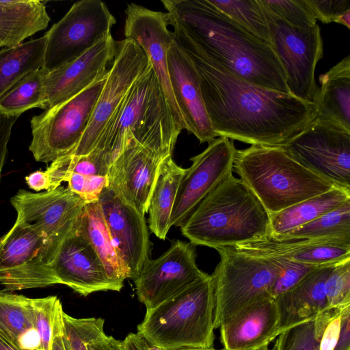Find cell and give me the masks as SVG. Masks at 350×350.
<instances>
[{"label":"cell","mask_w":350,"mask_h":350,"mask_svg":"<svg viewBox=\"0 0 350 350\" xmlns=\"http://www.w3.org/2000/svg\"><path fill=\"white\" fill-rule=\"evenodd\" d=\"M273 258L277 260L280 267V271L271 293V296L274 299L293 288L309 273L319 268L294 262L285 258Z\"/></svg>","instance_id":"obj_42"},{"label":"cell","mask_w":350,"mask_h":350,"mask_svg":"<svg viewBox=\"0 0 350 350\" xmlns=\"http://www.w3.org/2000/svg\"><path fill=\"white\" fill-rule=\"evenodd\" d=\"M109 167L104 154L96 150L83 156H62L52 161L45 170L49 180L48 191L60 186L62 178L68 173L74 172L84 176H108Z\"/></svg>","instance_id":"obj_36"},{"label":"cell","mask_w":350,"mask_h":350,"mask_svg":"<svg viewBox=\"0 0 350 350\" xmlns=\"http://www.w3.org/2000/svg\"><path fill=\"white\" fill-rule=\"evenodd\" d=\"M260 350H277L276 342H275V343L273 344V346L271 347H269V346H266V347L260 349Z\"/></svg>","instance_id":"obj_54"},{"label":"cell","mask_w":350,"mask_h":350,"mask_svg":"<svg viewBox=\"0 0 350 350\" xmlns=\"http://www.w3.org/2000/svg\"><path fill=\"white\" fill-rule=\"evenodd\" d=\"M62 306L57 296L33 298L34 323L42 350H51L56 314Z\"/></svg>","instance_id":"obj_38"},{"label":"cell","mask_w":350,"mask_h":350,"mask_svg":"<svg viewBox=\"0 0 350 350\" xmlns=\"http://www.w3.org/2000/svg\"><path fill=\"white\" fill-rule=\"evenodd\" d=\"M216 250L220 261L211 276L214 327L218 329L249 306L272 297L280 267L273 258L249 256L230 247Z\"/></svg>","instance_id":"obj_7"},{"label":"cell","mask_w":350,"mask_h":350,"mask_svg":"<svg viewBox=\"0 0 350 350\" xmlns=\"http://www.w3.org/2000/svg\"><path fill=\"white\" fill-rule=\"evenodd\" d=\"M174 350H225V349H214V347H212V348H183V349H174Z\"/></svg>","instance_id":"obj_53"},{"label":"cell","mask_w":350,"mask_h":350,"mask_svg":"<svg viewBox=\"0 0 350 350\" xmlns=\"http://www.w3.org/2000/svg\"><path fill=\"white\" fill-rule=\"evenodd\" d=\"M167 61L172 93L185 129L200 143L212 141L217 135L205 108L198 73L175 40L167 51Z\"/></svg>","instance_id":"obj_23"},{"label":"cell","mask_w":350,"mask_h":350,"mask_svg":"<svg viewBox=\"0 0 350 350\" xmlns=\"http://www.w3.org/2000/svg\"><path fill=\"white\" fill-rule=\"evenodd\" d=\"M99 203L114 247L134 280L150 260V240L145 215L122 200L109 187Z\"/></svg>","instance_id":"obj_18"},{"label":"cell","mask_w":350,"mask_h":350,"mask_svg":"<svg viewBox=\"0 0 350 350\" xmlns=\"http://www.w3.org/2000/svg\"><path fill=\"white\" fill-rule=\"evenodd\" d=\"M0 350H18L0 336Z\"/></svg>","instance_id":"obj_52"},{"label":"cell","mask_w":350,"mask_h":350,"mask_svg":"<svg viewBox=\"0 0 350 350\" xmlns=\"http://www.w3.org/2000/svg\"><path fill=\"white\" fill-rule=\"evenodd\" d=\"M236 148L232 141L219 137L190 159L182 178L170 217L171 226L181 227L200 202L232 174Z\"/></svg>","instance_id":"obj_15"},{"label":"cell","mask_w":350,"mask_h":350,"mask_svg":"<svg viewBox=\"0 0 350 350\" xmlns=\"http://www.w3.org/2000/svg\"><path fill=\"white\" fill-rule=\"evenodd\" d=\"M106 78L31 118L32 139L29 149L36 161L52 162L77 146L89 124Z\"/></svg>","instance_id":"obj_9"},{"label":"cell","mask_w":350,"mask_h":350,"mask_svg":"<svg viewBox=\"0 0 350 350\" xmlns=\"http://www.w3.org/2000/svg\"><path fill=\"white\" fill-rule=\"evenodd\" d=\"M279 312L274 298L258 301L237 314L220 327L225 350H260L278 336Z\"/></svg>","instance_id":"obj_24"},{"label":"cell","mask_w":350,"mask_h":350,"mask_svg":"<svg viewBox=\"0 0 350 350\" xmlns=\"http://www.w3.org/2000/svg\"><path fill=\"white\" fill-rule=\"evenodd\" d=\"M325 291L329 308L342 310L350 306V258L334 266Z\"/></svg>","instance_id":"obj_39"},{"label":"cell","mask_w":350,"mask_h":350,"mask_svg":"<svg viewBox=\"0 0 350 350\" xmlns=\"http://www.w3.org/2000/svg\"><path fill=\"white\" fill-rule=\"evenodd\" d=\"M341 312L336 310L325 327L320 340L319 350L334 349L340 333Z\"/></svg>","instance_id":"obj_45"},{"label":"cell","mask_w":350,"mask_h":350,"mask_svg":"<svg viewBox=\"0 0 350 350\" xmlns=\"http://www.w3.org/2000/svg\"><path fill=\"white\" fill-rule=\"evenodd\" d=\"M350 200V191L334 187L278 213L270 214L272 236H280L336 209Z\"/></svg>","instance_id":"obj_31"},{"label":"cell","mask_w":350,"mask_h":350,"mask_svg":"<svg viewBox=\"0 0 350 350\" xmlns=\"http://www.w3.org/2000/svg\"><path fill=\"white\" fill-rule=\"evenodd\" d=\"M180 133L149 65L130 88L94 150L104 154L109 167L131 142L163 159L172 156Z\"/></svg>","instance_id":"obj_4"},{"label":"cell","mask_w":350,"mask_h":350,"mask_svg":"<svg viewBox=\"0 0 350 350\" xmlns=\"http://www.w3.org/2000/svg\"><path fill=\"white\" fill-rule=\"evenodd\" d=\"M195 245L176 241L161 256L149 260L133 280L138 299L146 310L185 291L208 273L196 264Z\"/></svg>","instance_id":"obj_14"},{"label":"cell","mask_w":350,"mask_h":350,"mask_svg":"<svg viewBox=\"0 0 350 350\" xmlns=\"http://www.w3.org/2000/svg\"><path fill=\"white\" fill-rule=\"evenodd\" d=\"M45 35L0 51V98L26 75L42 68Z\"/></svg>","instance_id":"obj_32"},{"label":"cell","mask_w":350,"mask_h":350,"mask_svg":"<svg viewBox=\"0 0 350 350\" xmlns=\"http://www.w3.org/2000/svg\"><path fill=\"white\" fill-rule=\"evenodd\" d=\"M53 269L57 284L83 296L98 291H120L124 286L108 276L97 254L75 224L58 250Z\"/></svg>","instance_id":"obj_19"},{"label":"cell","mask_w":350,"mask_h":350,"mask_svg":"<svg viewBox=\"0 0 350 350\" xmlns=\"http://www.w3.org/2000/svg\"><path fill=\"white\" fill-rule=\"evenodd\" d=\"M169 25L178 27L208 57L234 75L290 94L273 47L254 37L208 0H163Z\"/></svg>","instance_id":"obj_2"},{"label":"cell","mask_w":350,"mask_h":350,"mask_svg":"<svg viewBox=\"0 0 350 350\" xmlns=\"http://www.w3.org/2000/svg\"><path fill=\"white\" fill-rule=\"evenodd\" d=\"M228 247L249 256L282 258L315 267L334 266L350 258V239L342 238L310 239L271 235Z\"/></svg>","instance_id":"obj_21"},{"label":"cell","mask_w":350,"mask_h":350,"mask_svg":"<svg viewBox=\"0 0 350 350\" xmlns=\"http://www.w3.org/2000/svg\"><path fill=\"white\" fill-rule=\"evenodd\" d=\"M51 21L40 1H0V48L16 46L45 29Z\"/></svg>","instance_id":"obj_27"},{"label":"cell","mask_w":350,"mask_h":350,"mask_svg":"<svg viewBox=\"0 0 350 350\" xmlns=\"http://www.w3.org/2000/svg\"><path fill=\"white\" fill-rule=\"evenodd\" d=\"M103 319L96 327L88 344V350H124L123 342L107 336L103 329Z\"/></svg>","instance_id":"obj_44"},{"label":"cell","mask_w":350,"mask_h":350,"mask_svg":"<svg viewBox=\"0 0 350 350\" xmlns=\"http://www.w3.org/2000/svg\"><path fill=\"white\" fill-rule=\"evenodd\" d=\"M75 224L92 246L108 276L124 284L129 271L114 247L99 201L87 203Z\"/></svg>","instance_id":"obj_29"},{"label":"cell","mask_w":350,"mask_h":350,"mask_svg":"<svg viewBox=\"0 0 350 350\" xmlns=\"http://www.w3.org/2000/svg\"><path fill=\"white\" fill-rule=\"evenodd\" d=\"M336 23L345 26L347 29H350V11L342 14L337 21Z\"/></svg>","instance_id":"obj_51"},{"label":"cell","mask_w":350,"mask_h":350,"mask_svg":"<svg viewBox=\"0 0 350 350\" xmlns=\"http://www.w3.org/2000/svg\"><path fill=\"white\" fill-rule=\"evenodd\" d=\"M18 221L48 239L62 243L87 204L63 186L40 193L19 190L10 200Z\"/></svg>","instance_id":"obj_17"},{"label":"cell","mask_w":350,"mask_h":350,"mask_svg":"<svg viewBox=\"0 0 350 350\" xmlns=\"http://www.w3.org/2000/svg\"><path fill=\"white\" fill-rule=\"evenodd\" d=\"M186 172L173 160L172 156L163 159L152 191L148 212L151 232L165 240L170 228V217L180 180Z\"/></svg>","instance_id":"obj_30"},{"label":"cell","mask_w":350,"mask_h":350,"mask_svg":"<svg viewBox=\"0 0 350 350\" xmlns=\"http://www.w3.org/2000/svg\"><path fill=\"white\" fill-rule=\"evenodd\" d=\"M316 20L323 23H336L350 11V0H306Z\"/></svg>","instance_id":"obj_43"},{"label":"cell","mask_w":350,"mask_h":350,"mask_svg":"<svg viewBox=\"0 0 350 350\" xmlns=\"http://www.w3.org/2000/svg\"><path fill=\"white\" fill-rule=\"evenodd\" d=\"M29 187L36 191L49 189V180L45 171L38 170L25 177Z\"/></svg>","instance_id":"obj_49"},{"label":"cell","mask_w":350,"mask_h":350,"mask_svg":"<svg viewBox=\"0 0 350 350\" xmlns=\"http://www.w3.org/2000/svg\"><path fill=\"white\" fill-rule=\"evenodd\" d=\"M275 16L291 26L307 28L317 20L306 0H260Z\"/></svg>","instance_id":"obj_40"},{"label":"cell","mask_w":350,"mask_h":350,"mask_svg":"<svg viewBox=\"0 0 350 350\" xmlns=\"http://www.w3.org/2000/svg\"><path fill=\"white\" fill-rule=\"evenodd\" d=\"M334 350H350V306L341 312L340 333Z\"/></svg>","instance_id":"obj_47"},{"label":"cell","mask_w":350,"mask_h":350,"mask_svg":"<svg viewBox=\"0 0 350 350\" xmlns=\"http://www.w3.org/2000/svg\"><path fill=\"white\" fill-rule=\"evenodd\" d=\"M180 230L193 245L215 250L272 234L269 212L246 184L232 174L200 202Z\"/></svg>","instance_id":"obj_3"},{"label":"cell","mask_w":350,"mask_h":350,"mask_svg":"<svg viewBox=\"0 0 350 350\" xmlns=\"http://www.w3.org/2000/svg\"><path fill=\"white\" fill-rule=\"evenodd\" d=\"M174 40L193 62L214 132L251 145L284 147L315 119L314 103L252 84L216 63L178 27Z\"/></svg>","instance_id":"obj_1"},{"label":"cell","mask_w":350,"mask_h":350,"mask_svg":"<svg viewBox=\"0 0 350 350\" xmlns=\"http://www.w3.org/2000/svg\"><path fill=\"white\" fill-rule=\"evenodd\" d=\"M62 306L59 308L55 321L51 350H66L62 337Z\"/></svg>","instance_id":"obj_50"},{"label":"cell","mask_w":350,"mask_h":350,"mask_svg":"<svg viewBox=\"0 0 350 350\" xmlns=\"http://www.w3.org/2000/svg\"><path fill=\"white\" fill-rule=\"evenodd\" d=\"M102 318H75L63 311L62 337L66 350H88L87 344Z\"/></svg>","instance_id":"obj_41"},{"label":"cell","mask_w":350,"mask_h":350,"mask_svg":"<svg viewBox=\"0 0 350 350\" xmlns=\"http://www.w3.org/2000/svg\"><path fill=\"white\" fill-rule=\"evenodd\" d=\"M215 297L211 275L146 310L137 334L165 350L212 348Z\"/></svg>","instance_id":"obj_6"},{"label":"cell","mask_w":350,"mask_h":350,"mask_svg":"<svg viewBox=\"0 0 350 350\" xmlns=\"http://www.w3.org/2000/svg\"><path fill=\"white\" fill-rule=\"evenodd\" d=\"M124 36L135 42L145 52L170 107L173 120L181 132L185 129L174 99L169 77L167 53L174 42L169 30L167 13L153 11L135 3L125 10Z\"/></svg>","instance_id":"obj_16"},{"label":"cell","mask_w":350,"mask_h":350,"mask_svg":"<svg viewBox=\"0 0 350 350\" xmlns=\"http://www.w3.org/2000/svg\"><path fill=\"white\" fill-rule=\"evenodd\" d=\"M0 336L18 350H42L34 323L32 298L0 291Z\"/></svg>","instance_id":"obj_28"},{"label":"cell","mask_w":350,"mask_h":350,"mask_svg":"<svg viewBox=\"0 0 350 350\" xmlns=\"http://www.w3.org/2000/svg\"><path fill=\"white\" fill-rule=\"evenodd\" d=\"M259 1L267 20L272 47L284 70L290 94L315 103L318 88L314 72L323 54L319 25L307 28L291 26Z\"/></svg>","instance_id":"obj_11"},{"label":"cell","mask_w":350,"mask_h":350,"mask_svg":"<svg viewBox=\"0 0 350 350\" xmlns=\"http://www.w3.org/2000/svg\"><path fill=\"white\" fill-rule=\"evenodd\" d=\"M316 118L350 131V55L319 77Z\"/></svg>","instance_id":"obj_26"},{"label":"cell","mask_w":350,"mask_h":350,"mask_svg":"<svg viewBox=\"0 0 350 350\" xmlns=\"http://www.w3.org/2000/svg\"><path fill=\"white\" fill-rule=\"evenodd\" d=\"M334 266L314 269L293 288L275 298L280 318L279 335L296 325L314 319L329 308L325 284Z\"/></svg>","instance_id":"obj_25"},{"label":"cell","mask_w":350,"mask_h":350,"mask_svg":"<svg viewBox=\"0 0 350 350\" xmlns=\"http://www.w3.org/2000/svg\"><path fill=\"white\" fill-rule=\"evenodd\" d=\"M254 37L272 46L269 28L259 0H208Z\"/></svg>","instance_id":"obj_34"},{"label":"cell","mask_w":350,"mask_h":350,"mask_svg":"<svg viewBox=\"0 0 350 350\" xmlns=\"http://www.w3.org/2000/svg\"><path fill=\"white\" fill-rule=\"evenodd\" d=\"M122 342L124 350H165L152 344L137 333L129 334Z\"/></svg>","instance_id":"obj_48"},{"label":"cell","mask_w":350,"mask_h":350,"mask_svg":"<svg viewBox=\"0 0 350 350\" xmlns=\"http://www.w3.org/2000/svg\"><path fill=\"white\" fill-rule=\"evenodd\" d=\"M47 72L42 68L18 81L0 98V113L18 117L33 108L45 110L44 83Z\"/></svg>","instance_id":"obj_33"},{"label":"cell","mask_w":350,"mask_h":350,"mask_svg":"<svg viewBox=\"0 0 350 350\" xmlns=\"http://www.w3.org/2000/svg\"><path fill=\"white\" fill-rule=\"evenodd\" d=\"M117 46L111 34L80 57L47 72L45 110L72 98L107 76V67L113 62Z\"/></svg>","instance_id":"obj_20"},{"label":"cell","mask_w":350,"mask_h":350,"mask_svg":"<svg viewBox=\"0 0 350 350\" xmlns=\"http://www.w3.org/2000/svg\"><path fill=\"white\" fill-rule=\"evenodd\" d=\"M326 325L324 321L314 319L284 331L275 338L277 350H319Z\"/></svg>","instance_id":"obj_37"},{"label":"cell","mask_w":350,"mask_h":350,"mask_svg":"<svg viewBox=\"0 0 350 350\" xmlns=\"http://www.w3.org/2000/svg\"><path fill=\"white\" fill-rule=\"evenodd\" d=\"M162 161L142 146L129 143L109 168V187L145 215Z\"/></svg>","instance_id":"obj_22"},{"label":"cell","mask_w":350,"mask_h":350,"mask_svg":"<svg viewBox=\"0 0 350 350\" xmlns=\"http://www.w3.org/2000/svg\"><path fill=\"white\" fill-rule=\"evenodd\" d=\"M18 117L8 116L0 113V180L5 163L12 128Z\"/></svg>","instance_id":"obj_46"},{"label":"cell","mask_w":350,"mask_h":350,"mask_svg":"<svg viewBox=\"0 0 350 350\" xmlns=\"http://www.w3.org/2000/svg\"><path fill=\"white\" fill-rule=\"evenodd\" d=\"M116 20L100 0L75 2L44 34L42 68L54 70L80 57L111 35Z\"/></svg>","instance_id":"obj_10"},{"label":"cell","mask_w":350,"mask_h":350,"mask_svg":"<svg viewBox=\"0 0 350 350\" xmlns=\"http://www.w3.org/2000/svg\"><path fill=\"white\" fill-rule=\"evenodd\" d=\"M233 170L269 215L334 187L297 162L284 147L251 145L236 149Z\"/></svg>","instance_id":"obj_5"},{"label":"cell","mask_w":350,"mask_h":350,"mask_svg":"<svg viewBox=\"0 0 350 350\" xmlns=\"http://www.w3.org/2000/svg\"><path fill=\"white\" fill-rule=\"evenodd\" d=\"M62 243L49 240L29 225L16 220L0 238V284L4 291L57 284L53 264Z\"/></svg>","instance_id":"obj_8"},{"label":"cell","mask_w":350,"mask_h":350,"mask_svg":"<svg viewBox=\"0 0 350 350\" xmlns=\"http://www.w3.org/2000/svg\"><path fill=\"white\" fill-rule=\"evenodd\" d=\"M275 237L310 239H350V200L310 222L284 234Z\"/></svg>","instance_id":"obj_35"},{"label":"cell","mask_w":350,"mask_h":350,"mask_svg":"<svg viewBox=\"0 0 350 350\" xmlns=\"http://www.w3.org/2000/svg\"><path fill=\"white\" fill-rule=\"evenodd\" d=\"M148 66L145 52L135 42L125 38L118 42L116 55L89 124L77 146L68 154L83 156L95 149L130 88Z\"/></svg>","instance_id":"obj_13"},{"label":"cell","mask_w":350,"mask_h":350,"mask_svg":"<svg viewBox=\"0 0 350 350\" xmlns=\"http://www.w3.org/2000/svg\"><path fill=\"white\" fill-rule=\"evenodd\" d=\"M284 148L306 169L350 191V131L315 118Z\"/></svg>","instance_id":"obj_12"}]
</instances>
